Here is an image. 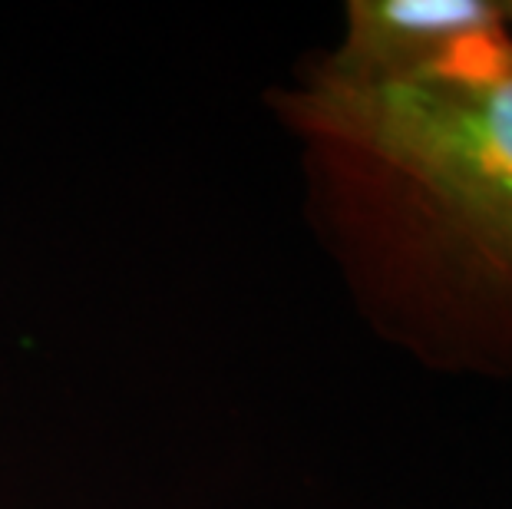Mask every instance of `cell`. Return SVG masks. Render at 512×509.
I'll return each mask as SVG.
<instances>
[{
    "instance_id": "6da1fadb",
    "label": "cell",
    "mask_w": 512,
    "mask_h": 509,
    "mask_svg": "<svg viewBox=\"0 0 512 509\" xmlns=\"http://www.w3.org/2000/svg\"><path fill=\"white\" fill-rule=\"evenodd\" d=\"M308 209L377 334L443 374L512 381V30L427 77L271 96Z\"/></svg>"
},
{
    "instance_id": "7a4b0ae2",
    "label": "cell",
    "mask_w": 512,
    "mask_h": 509,
    "mask_svg": "<svg viewBox=\"0 0 512 509\" xmlns=\"http://www.w3.org/2000/svg\"><path fill=\"white\" fill-rule=\"evenodd\" d=\"M509 30L506 0H351L341 40L301 73L331 86L407 83Z\"/></svg>"
},
{
    "instance_id": "3957f363",
    "label": "cell",
    "mask_w": 512,
    "mask_h": 509,
    "mask_svg": "<svg viewBox=\"0 0 512 509\" xmlns=\"http://www.w3.org/2000/svg\"><path fill=\"white\" fill-rule=\"evenodd\" d=\"M506 7H509V17H512V0H506Z\"/></svg>"
}]
</instances>
